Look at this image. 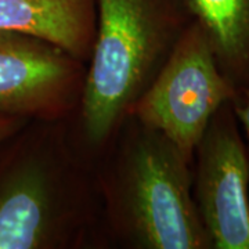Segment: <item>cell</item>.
I'll return each instance as SVG.
<instances>
[{
    "instance_id": "1",
    "label": "cell",
    "mask_w": 249,
    "mask_h": 249,
    "mask_svg": "<svg viewBox=\"0 0 249 249\" xmlns=\"http://www.w3.org/2000/svg\"><path fill=\"white\" fill-rule=\"evenodd\" d=\"M106 244L96 165L67 121H29L0 142V249Z\"/></svg>"
},
{
    "instance_id": "2",
    "label": "cell",
    "mask_w": 249,
    "mask_h": 249,
    "mask_svg": "<svg viewBox=\"0 0 249 249\" xmlns=\"http://www.w3.org/2000/svg\"><path fill=\"white\" fill-rule=\"evenodd\" d=\"M106 244L129 249H213L193 193V162L127 116L96 162Z\"/></svg>"
},
{
    "instance_id": "3",
    "label": "cell",
    "mask_w": 249,
    "mask_h": 249,
    "mask_svg": "<svg viewBox=\"0 0 249 249\" xmlns=\"http://www.w3.org/2000/svg\"><path fill=\"white\" fill-rule=\"evenodd\" d=\"M187 0H96V34L73 140L94 165L190 22Z\"/></svg>"
},
{
    "instance_id": "4",
    "label": "cell",
    "mask_w": 249,
    "mask_h": 249,
    "mask_svg": "<svg viewBox=\"0 0 249 249\" xmlns=\"http://www.w3.org/2000/svg\"><path fill=\"white\" fill-rule=\"evenodd\" d=\"M235 91L220 71L204 29L193 19L130 116L165 134L193 162L212 116Z\"/></svg>"
},
{
    "instance_id": "5",
    "label": "cell",
    "mask_w": 249,
    "mask_h": 249,
    "mask_svg": "<svg viewBox=\"0 0 249 249\" xmlns=\"http://www.w3.org/2000/svg\"><path fill=\"white\" fill-rule=\"evenodd\" d=\"M231 100L196 145L193 193L213 249H249V158Z\"/></svg>"
},
{
    "instance_id": "6",
    "label": "cell",
    "mask_w": 249,
    "mask_h": 249,
    "mask_svg": "<svg viewBox=\"0 0 249 249\" xmlns=\"http://www.w3.org/2000/svg\"><path fill=\"white\" fill-rule=\"evenodd\" d=\"M86 64L37 36L0 31V115L67 121L79 107Z\"/></svg>"
},
{
    "instance_id": "7",
    "label": "cell",
    "mask_w": 249,
    "mask_h": 249,
    "mask_svg": "<svg viewBox=\"0 0 249 249\" xmlns=\"http://www.w3.org/2000/svg\"><path fill=\"white\" fill-rule=\"evenodd\" d=\"M0 31L42 37L86 64L96 34V0H0Z\"/></svg>"
},
{
    "instance_id": "8",
    "label": "cell",
    "mask_w": 249,
    "mask_h": 249,
    "mask_svg": "<svg viewBox=\"0 0 249 249\" xmlns=\"http://www.w3.org/2000/svg\"><path fill=\"white\" fill-rule=\"evenodd\" d=\"M187 4L223 75L235 89L249 88V0H187Z\"/></svg>"
},
{
    "instance_id": "9",
    "label": "cell",
    "mask_w": 249,
    "mask_h": 249,
    "mask_svg": "<svg viewBox=\"0 0 249 249\" xmlns=\"http://www.w3.org/2000/svg\"><path fill=\"white\" fill-rule=\"evenodd\" d=\"M231 104L235 116H237L238 122L242 124L244 132L247 134L248 144H245V145H247V152H248L249 158V88L237 89L235 96L231 100Z\"/></svg>"
},
{
    "instance_id": "10",
    "label": "cell",
    "mask_w": 249,
    "mask_h": 249,
    "mask_svg": "<svg viewBox=\"0 0 249 249\" xmlns=\"http://www.w3.org/2000/svg\"><path fill=\"white\" fill-rule=\"evenodd\" d=\"M29 121L24 118H17V116L0 115V142L7 139L9 136L16 133L19 130L24 124H27Z\"/></svg>"
}]
</instances>
